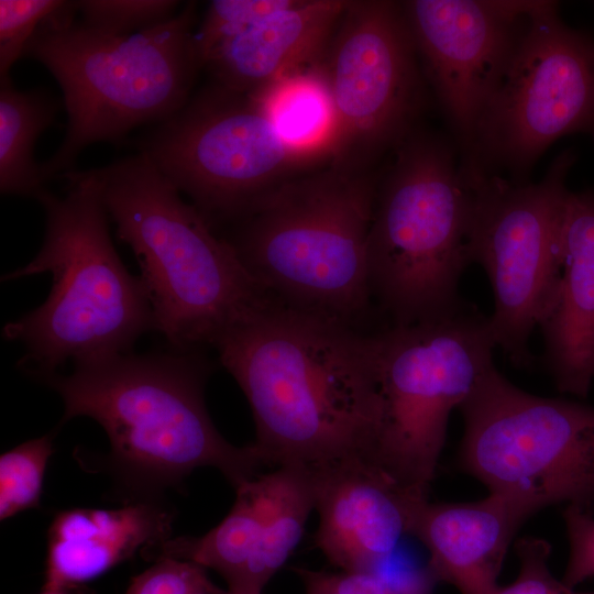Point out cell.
Returning <instances> with one entry per match:
<instances>
[{
  "label": "cell",
  "instance_id": "31",
  "mask_svg": "<svg viewBox=\"0 0 594 594\" xmlns=\"http://www.w3.org/2000/svg\"><path fill=\"white\" fill-rule=\"evenodd\" d=\"M41 594H86L84 592V587H74V588H67V590H58V591H42Z\"/></svg>",
  "mask_w": 594,
  "mask_h": 594
},
{
  "label": "cell",
  "instance_id": "9",
  "mask_svg": "<svg viewBox=\"0 0 594 594\" xmlns=\"http://www.w3.org/2000/svg\"><path fill=\"white\" fill-rule=\"evenodd\" d=\"M459 464L530 515L594 504V407L530 394L492 366L460 405Z\"/></svg>",
  "mask_w": 594,
  "mask_h": 594
},
{
  "label": "cell",
  "instance_id": "20",
  "mask_svg": "<svg viewBox=\"0 0 594 594\" xmlns=\"http://www.w3.org/2000/svg\"><path fill=\"white\" fill-rule=\"evenodd\" d=\"M346 4L343 0H298L218 46L204 66L221 87L248 95L320 62Z\"/></svg>",
  "mask_w": 594,
  "mask_h": 594
},
{
  "label": "cell",
  "instance_id": "26",
  "mask_svg": "<svg viewBox=\"0 0 594 594\" xmlns=\"http://www.w3.org/2000/svg\"><path fill=\"white\" fill-rule=\"evenodd\" d=\"M294 571L305 586V594H431L437 581L428 568L397 580L375 571L330 573L307 568Z\"/></svg>",
  "mask_w": 594,
  "mask_h": 594
},
{
  "label": "cell",
  "instance_id": "32",
  "mask_svg": "<svg viewBox=\"0 0 594 594\" xmlns=\"http://www.w3.org/2000/svg\"><path fill=\"white\" fill-rule=\"evenodd\" d=\"M208 588L210 594H228L226 590H222L211 581L208 583Z\"/></svg>",
  "mask_w": 594,
  "mask_h": 594
},
{
  "label": "cell",
  "instance_id": "11",
  "mask_svg": "<svg viewBox=\"0 0 594 594\" xmlns=\"http://www.w3.org/2000/svg\"><path fill=\"white\" fill-rule=\"evenodd\" d=\"M572 164L573 154L563 152L537 183L496 174L476 180L470 258L484 268L492 286L494 342L516 367L532 364L530 336L559 293V233Z\"/></svg>",
  "mask_w": 594,
  "mask_h": 594
},
{
  "label": "cell",
  "instance_id": "7",
  "mask_svg": "<svg viewBox=\"0 0 594 594\" xmlns=\"http://www.w3.org/2000/svg\"><path fill=\"white\" fill-rule=\"evenodd\" d=\"M475 196L476 179L444 141L419 134L400 144L367 238L371 298L388 326L435 319L464 304L458 287L471 263Z\"/></svg>",
  "mask_w": 594,
  "mask_h": 594
},
{
  "label": "cell",
  "instance_id": "21",
  "mask_svg": "<svg viewBox=\"0 0 594 594\" xmlns=\"http://www.w3.org/2000/svg\"><path fill=\"white\" fill-rule=\"evenodd\" d=\"M248 96L287 142L331 161L337 125L321 61L286 74Z\"/></svg>",
  "mask_w": 594,
  "mask_h": 594
},
{
  "label": "cell",
  "instance_id": "30",
  "mask_svg": "<svg viewBox=\"0 0 594 594\" xmlns=\"http://www.w3.org/2000/svg\"><path fill=\"white\" fill-rule=\"evenodd\" d=\"M591 509L570 504L563 512L570 544L563 582L571 587L594 576V516Z\"/></svg>",
  "mask_w": 594,
  "mask_h": 594
},
{
  "label": "cell",
  "instance_id": "25",
  "mask_svg": "<svg viewBox=\"0 0 594 594\" xmlns=\"http://www.w3.org/2000/svg\"><path fill=\"white\" fill-rule=\"evenodd\" d=\"M86 26L112 35H129L168 21L177 13L173 0L75 1Z\"/></svg>",
  "mask_w": 594,
  "mask_h": 594
},
{
  "label": "cell",
  "instance_id": "6",
  "mask_svg": "<svg viewBox=\"0 0 594 594\" xmlns=\"http://www.w3.org/2000/svg\"><path fill=\"white\" fill-rule=\"evenodd\" d=\"M76 13L75 1H67L24 52L58 81L68 117L62 144L41 164L44 183L70 172L88 145L173 116L188 101L201 67L193 2L168 21L129 35L90 29Z\"/></svg>",
  "mask_w": 594,
  "mask_h": 594
},
{
  "label": "cell",
  "instance_id": "18",
  "mask_svg": "<svg viewBox=\"0 0 594 594\" xmlns=\"http://www.w3.org/2000/svg\"><path fill=\"white\" fill-rule=\"evenodd\" d=\"M174 509L162 499L118 508L58 512L47 530L44 591L84 586L116 565L170 539Z\"/></svg>",
  "mask_w": 594,
  "mask_h": 594
},
{
  "label": "cell",
  "instance_id": "24",
  "mask_svg": "<svg viewBox=\"0 0 594 594\" xmlns=\"http://www.w3.org/2000/svg\"><path fill=\"white\" fill-rule=\"evenodd\" d=\"M298 0H215L197 32L195 45L204 66L208 56L224 42L244 33L271 15L289 9Z\"/></svg>",
  "mask_w": 594,
  "mask_h": 594
},
{
  "label": "cell",
  "instance_id": "27",
  "mask_svg": "<svg viewBox=\"0 0 594 594\" xmlns=\"http://www.w3.org/2000/svg\"><path fill=\"white\" fill-rule=\"evenodd\" d=\"M62 0L0 1V75L9 76L13 64L41 24L65 7Z\"/></svg>",
  "mask_w": 594,
  "mask_h": 594
},
{
  "label": "cell",
  "instance_id": "28",
  "mask_svg": "<svg viewBox=\"0 0 594 594\" xmlns=\"http://www.w3.org/2000/svg\"><path fill=\"white\" fill-rule=\"evenodd\" d=\"M551 546L544 539L524 537L516 543L519 573L506 586H499L496 594H594L579 592L556 579L548 566Z\"/></svg>",
  "mask_w": 594,
  "mask_h": 594
},
{
  "label": "cell",
  "instance_id": "16",
  "mask_svg": "<svg viewBox=\"0 0 594 594\" xmlns=\"http://www.w3.org/2000/svg\"><path fill=\"white\" fill-rule=\"evenodd\" d=\"M319 525L315 543L343 572H373L411 534L428 501L365 457L309 465Z\"/></svg>",
  "mask_w": 594,
  "mask_h": 594
},
{
  "label": "cell",
  "instance_id": "17",
  "mask_svg": "<svg viewBox=\"0 0 594 594\" xmlns=\"http://www.w3.org/2000/svg\"><path fill=\"white\" fill-rule=\"evenodd\" d=\"M559 244V293L539 327L543 360L560 392L585 397L594 381V193L568 191Z\"/></svg>",
  "mask_w": 594,
  "mask_h": 594
},
{
  "label": "cell",
  "instance_id": "3",
  "mask_svg": "<svg viewBox=\"0 0 594 594\" xmlns=\"http://www.w3.org/2000/svg\"><path fill=\"white\" fill-rule=\"evenodd\" d=\"M97 179L118 238L134 252L154 330L174 350L213 346L277 307L219 235L142 152L101 168Z\"/></svg>",
  "mask_w": 594,
  "mask_h": 594
},
{
  "label": "cell",
  "instance_id": "4",
  "mask_svg": "<svg viewBox=\"0 0 594 594\" xmlns=\"http://www.w3.org/2000/svg\"><path fill=\"white\" fill-rule=\"evenodd\" d=\"M66 194L46 188L35 199L45 212L37 254L2 276L14 280L51 273L46 300L3 327L6 340L24 345L19 365L32 377L57 372L64 363H88L131 352L154 329L145 285L122 263L112 243L108 211L90 170H70Z\"/></svg>",
  "mask_w": 594,
  "mask_h": 594
},
{
  "label": "cell",
  "instance_id": "10",
  "mask_svg": "<svg viewBox=\"0 0 594 594\" xmlns=\"http://www.w3.org/2000/svg\"><path fill=\"white\" fill-rule=\"evenodd\" d=\"M141 152L211 226L238 221L292 172L324 161L287 142L248 95L218 84L160 122Z\"/></svg>",
  "mask_w": 594,
  "mask_h": 594
},
{
  "label": "cell",
  "instance_id": "13",
  "mask_svg": "<svg viewBox=\"0 0 594 594\" xmlns=\"http://www.w3.org/2000/svg\"><path fill=\"white\" fill-rule=\"evenodd\" d=\"M402 4L348 1L321 65L334 114L331 162L351 166L407 132L422 82Z\"/></svg>",
  "mask_w": 594,
  "mask_h": 594
},
{
  "label": "cell",
  "instance_id": "23",
  "mask_svg": "<svg viewBox=\"0 0 594 594\" xmlns=\"http://www.w3.org/2000/svg\"><path fill=\"white\" fill-rule=\"evenodd\" d=\"M53 433L29 440L0 458V519L37 508L53 453Z\"/></svg>",
  "mask_w": 594,
  "mask_h": 594
},
{
  "label": "cell",
  "instance_id": "12",
  "mask_svg": "<svg viewBox=\"0 0 594 594\" xmlns=\"http://www.w3.org/2000/svg\"><path fill=\"white\" fill-rule=\"evenodd\" d=\"M593 129L594 38L564 24L556 2L536 1L466 167H504L522 182L554 141Z\"/></svg>",
  "mask_w": 594,
  "mask_h": 594
},
{
  "label": "cell",
  "instance_id": "22",
  "mask_svg": "<svg viewBox=\"0 0 594 594\" xmlns=\"http://www.w3.org/2000/svg\"><path fill=\"white\" fill-rule=\"evenodd\" d=\"M0 82V190L2 195L35 198L45 183L33 150L54 121L58 105L42 88L19 90L9 76Z\"/></svg>",
  "mask_w": 594,
  "mask_h": 594
},
{
  "label": "cell",
  "instance_id": "1",
  "mask_svg": "<svg viewBox=\"0 0 594 594\" xmlns=\"http://www.w3.org/2000/svg\"><path fill=\"white\" fill-rule=\"evenodd\" d=\"M213 348L249 402L264 465L371 458L381 419L376 332L277 306Z\"/></svg>",
  "mask_w": 594,
  "mask_h": 594
},
{
  "label": "cell",
  "instance_id": "19",
  "mask_svg": "<svg viewBox=\"0 0 594 594\" xmlns=\"http://www.w3.org/2000/svg\"><path fill=\"white\" fill-rule=\"evenodd\" d=\"M531 515L515 502L493 493L461 503L425 502L411 534L429 551L428 569L437 581L461 594H496L507 549Z\"/></svg>",
  "mask_w": 594,
  "mask_h": 594
},
{
  "label": "cell",
  "instance_id": "14",
  "mask_svg": "<svg viewBox=\"0 0 594 594\" xmlns=\"http://www.w3.org/2000/svg\"><path fill=\"white\" fill-rule=\"evenodd\" d=\"M536 1L403 2L417 55L471 162L480 121L497 94Z\"/></svg>",
  "mask_w": 594,
  "mask_h": 594
},
{
  "label": "cell",
  "instance_id": "29",
  "mask_svg": "<svg viewBox=\"0 0 594 594\" xmlns=\"http://www.w3.org/2000/svg\"><path fill=\"white\" fill-rule=\"evenodd\" d=\"M153 562L131 581L125 594H210L204 568L172 558Z\"/></svg>",
  "mask_w": 594,
  "mask_h": 594
},
{
  "label": "cell",
  "instance_id": "2",
  "mask_svg": "<svg viewBox=\"0 0 594 594\" xmlns=\"http://www.w3.org/2000/svg\"><path fill=\"white\" fill-rule=\"evenodd\" d=\"M211 366L198 350L129 352L36 380L61 396V426L89 417L103 428L106 466L129 503L162 499L198 468H216L238 487L264 466L252 443L235 447L215 427L204 398Z\"/></svg>",
  "mask_w": 594,
  "mask_h": 594
},
{
  "label": "cell",
  "instance_id": "8",
  "mask_svg": "<svg viewBox=\"0 0 594 594\" xmlns=\"http://www.w3.org/2000/svg\"><path fill=\"white\" fill-rule=\"evenodd\" d=\"M380 427L370 460L428 498L451 411L494 366L490 317L473 305L376 332Z\"/></svg>",
  "mask_w": 594,
  "mask_h": 594
},
{
  "label": "cell",
  "instance_id": "15",
  "mask_svg": "<svg viewBox=\"0 0 594 594\" xmlns=\"http://www.w3.org/2000/svg\"><path fill=\"white\" fill-rule=\"evenodd\" d=\"M235 490L230 512L215 528L200 537L170 538L143 557L212 569L226 580L228 594H262L298 544L315 509L311 469L277 466Z\"/></svg>",
  "mask_w": 594,
  "mask_h": 594
},
{
  "label": "cell",
  "instance_id": "5",
  "mask_svg": "<svg viewBox=\"0 0 594 594\" xmlns=\"http://www.w3.org/2000/svg\"><path fill=\"white\" fill-rule=\"evenodd\" d=\"M377 190L334 165L257 197L228 240L279 307L358 327L372 298L367 238Z\"/></svg>",
  "mask_w": 594,
  "mask_h": 594
}]
</instances>
